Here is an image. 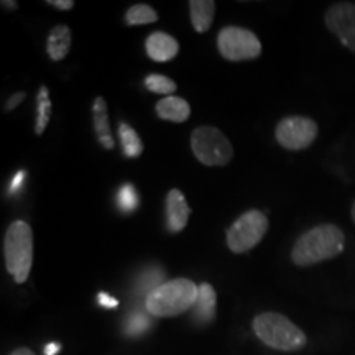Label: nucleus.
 Wrapping results in <instances>:
<instances>
[{
  "label": "nucleus",
  "mask_w": 355,
  "mask_h": 355,
  "mask_svg": "<svg viewBox=\"0 0 355 355\" xmlns=\"http://www.w3.org/2000/svg\"><path fill=\"white\" fill-rule=\"evenodd\" d=\"M345 235L334 224H321L306 230L293 245L291 260L298 266H311L336 259L344 250Z\"/></svg>",
  "instance_id": "obj_1"
},
{
  "label": "nucleus",
  "mask_w": 355,
  "mask_h": 355,
  "mask_svg": "<svg viewBox=\"0 0 355 355\" xmlns=\"http://www.w3.org/2000/svg\"><path fill=\"white\" fill-rule=\"evenodd\" d=\"M199 286L188 278L163 282L145 300L146 311L155 318H175L194 308Z\"/></svg>",
  "instance_id": "obj_2"
},
{
  "label": "nucleus",
  "mask_w": 355,
  "mask_h": 355,
  "mask_svg": "<svg viewBox=\"0 0 355 355\" xmlns=\"http://www.w3.org/2000/svg\"><path fill=\"white\" fill-rule=\"evenodd\" d=\"M255 336L268 347L282 352H296L306 347L308 337L303 331L291 322L290 319L279 313L266 311L255 316L254 322Z\"/></svg>",
  "instance_id": "obj_3"
},
{
  "label": "nucleus",
  "mask_w": 355,
  "mask_h": 355,
  "mask_svg": "<svg viewBox=\"0 0 355 355\" xmlns=\"http://www.w3.org/2000/svg\"><path fill=\"white\" fill-rule=\"evenodd\" d=\"M3 255H6L7 272L15 283H25L30 277L33 263V232L24 220L12 222L3 239Z\"/></svg>",
  "instance_id": "obj_4"
},
{
  "label": "nucleus",
  "mask_w": 355,
  "mask_h": 355,
  "mask_svg": "<svg viewBox=\"0 0 355 355\" xmlns=\"http://www.w3.org/2000/svg\"><path fill=\"white\" fill-rule=\"evenodd\" d=\"M191 150L202 165L225 166L234 157L232 144L219 128L212 125L198 127L191 135Z\"/></svg>",
  "instance_id": "obj_5"
},
{
  "label": "nucleus",
  "mask_w": 355,
  "mask_h": 355,
  "mask_svg": "<svg viewBox=\"0 0 355 355\" xmlns=\"http://www.w3.org/2000/svg\"><path fill=\"white\" fill-rule=\"evenodd\" d=\"M268 230V219L263 212L252 209L243 212L227 230V247L234 254H245L260 243Z\"/></svg>",
  "instance_id": "obj_6"
},
{
  "label": "nucleus",
  "mask_w": 355,
  "mask_h": 355,
  "mask_svg": "<svg viewBox=\"0 0 355 355\" xmlns=\"http://www.w3.org/2000/svg\"><path fill=\"white\" fill-rule=\"evenodd\" d=\"M217 48L227 61L255 60L261 53V43L257 35L242 26H225L217 35Z\"/></svg>",
  "instance_id": "obj_7"
},
{
  "label": "nucleus",
  "mask_w": 355,
  "mask_h": 355,
  "mask_svg": "<svg viewBox=\"0 0 355 355\" xmlns=\"http://www.w3.org/2000/svg\"><path fill=\"white\" fill-rule=\"evenodd\" d=\"M318 123L303 115H290L282 119L275 128L277 141L290 152H301L314 144L318 137Z\"/></svg>",
  "instance_id": "obj_8"
},
{
  "label": "nucleus",
  "mask_w": 355,
  "mask_h": 355,
  "mask_svg": "<svg viewBox=\"0 0 355 355\" xmlns=\"http://www.w3.org/2000/svg\"><path fill=\"white\" fill-rule=\"evenodd\" d=\"M324 24L349 51L355 53V3H332L324 13Z\"/></svg>",
  "instance_id": "obj_9"
},
{
  "label": "nucleus",
  "mask_w": 355,
  "mask_h": 355,
  "mask_svg": "<svg viewBox=\"0 0 355 355\" xmlns=\"http://www.w3.org/2000/svg\"><path fill=\"white\" fill-rule=\"evenodd\" d=\"M191 209L184 194L180 189H171L166 196V225L171 234L181 232L188 224Z\"/></svg>",
  "instance_id": "obj_10"
},
{
  "label": "nucleus",
  "mask_w": 355,
  "mask_h": 355,
  "mask_svg": "<svg viewBox=\"0 0 355 355\" xmlns=\"http://www.w3.org/2000/svg\"><path fill=\"white\" fill-rule=\"evenodd\" d=\"M146 55L157 63H166L171 61L180 53V44L171 35L163 32H155L146 38L145 43Z\"/></svg>",
  "instance_id": "obj_11"
},
{
  "label": "nucleus",
  "mask_w": 355,
  "mask_h": 355,
  "mask_svg": "<svg viewBox=\"0 0 355 355\" xmlns=\"http://www.w3.org/2000/svg\"><path fill=\"white\" fill-rule=\"evenodd\" d=\"M73 43V33H71L68 25H56L51 28L46 38V53L51 61L64 60L71 50Z\"/></svg>",
  "instance_id": "obj_12"
},
{
  "label": "nucleus",
  "mask_w": 355,
  "mask_h": 355,
  "mask_svg": "<svg viewBox=\"0 0 355 355\" xmlns=\"http://www.w3.org/2000/svg\"><path fill=\"white\" fill-rule=\"evenodd\" d=\"M92 121H94V130L102 148L112 150L114 139L109 125L107 104H105V101L102 97H96L94 102H92Z\"/></svg>",
  "instance_id": "obj_13"
},
{
  "label": "nucleus",
  "mask_w": 355,
  "mask_h": 355,
  "mask_svg": "<svg viewBox=\"0 0 355 355\" xmlns=\"http://www.w3.org/2000/svg\"><path fill=\"white\" fill-rule=\"evenodd\" d=\"M157 114L159 119L168 122H175V123H181L186 122L191 115V107L189 104L186 102L183 97H165V99L158 101L157 104Z\"/></svg>",
  "instance_id": "obj_14"
},
{
  "label": "nucleus",
  "mask_w": 355,
  "mask_h": 355,
  "mask_svg": "<svg viewBox=\"0 0 355 355\" xmlns=\"http://www.w3.org/2000/svg\"><path fill=\"white\" fill-rule=\"evenodd\" d=\"M194 319L201 324H209L216 316V291L209 283L199 286L198 301L194 304Z\"/></svg>",
  "instance_id": "obj_15"
},
{
  "label": "nucleus",
  "mask_w": 355,
  "mask_h": 355,
  "mask_svg": "<svg viewBox=\"0 0 355 355\" xmlns=\"http://www.w3.org/2000/svg\"><path fill=\"white\" fill-rule=\"evenodd\" d=\"M191 24L198 33H206L211 28L216 13V2L212 0H193L189 2Z\"/></svg>",
  "instance_id": "obj_16"
},
{
  "label": "nucleus",
  "mask_w": 355,
  "mask_h": 355,
  "mask_svg": "<svg viewBox=\"0 0 355 355\" xmlns=\"http://www.w3.org/2000/svg\"><path fill=\"white\" fill-rule=\"evenodd\" d=\"M51 119V99H50V89L42 86L38 89L37 94V121H35V133L42 135L46 130L48 123Z\"/></svg>",
  "instance_id": "obj_17"
},
{
  "label": "nucleus",
  "mask_w": 355,
  "mask_h": 355,
  "mask_svg": "<svg viewBox=\"0 0 355 355\" xmlns=\"http://www.w3.org/2000/svg\"><path fill=\"white\" fill-rule=\"evenodd\" d=\"M119 139H121L123 155L127 158H139L144 153V144H141L140 135L128 123H121Z\"/></svg>",
  "instance_id": "obj_18"
},
{
  "label": "nucleus",
  "mask_w": 355,
  "mask_h": 355,
  "mask_svg": "<svg viewBox=\"0 0 355 355\" xmlns=\"http://www.w3.org/2000/svg\"><path fill=\"white\" fill-rule=\"evenodd\" d=\"M158 20V13L155 12L153 7L145 6V3H137L130 7L125 13V24L127 25H148L155 24Z\"/></svg>",
  "instance_id": "obj_19"
},
{
  "label": "nucleus",
  "mask_w": 355,
  "mask_h": 355,
  "mask_svg": "<svg viewBox=\"0 0 355 355\" xmlns=\"http://www.w3.org/2000/svg\"><path fill=\"white\" fill-rule=\"evenodd\" d=\"M140 204V198H139V193H137V189L133 188L132 184H125L122 186L121 189H119L117 193V206L119 209L122 212H125V214H130L139 207Z\"/></svg>",
  "instance_id": "obj_20"
},
{
  "label": "nucleus",
  "mask_w": 355,
  "mask_h": 355,
  "mask_svg": "<svg viewBox=\"0 0 355 355\" xmlns=\"http://www.w3.org/2000/svg\"><path fill=\"white\" fill-rule=\"evenodd\" d=\"M145 87L148 91L155 92V94H173L176 91V83L173 79L162 76V74H150V76L145 78Z\"/></svg>",
  "instance_id": "obj_21"
},
{
  "label": "nucleus",
  "mask_w": 355,
  "mask_h": 355,
  "mask_svg": "<svg viewBox=\"0 0 355 355\" xmlns=\"http://www.w3.org/2000/svg\"><path fill=\"white\" fill-rule=\"evenodd\" d=\"M24 99H25V92H15V94H13L10 99L7 101V104H6L7 112H10V110H13L15 107H19L20 102Z\"/></svg>",
  "instance_id": "obj_22"
},
{
  "label": "nucleus",
  "mask_w": 355,
  "mask_h": 355,
  "mask_svg": "<svg viewBox=\"0 0 355 355\" xmlns=\"http://www.w3.org/2000/svg\"><path fill=\"white\" fill-rule=\"evenodd\" d=\"M48 6L58 8V10H71L74 7L73 0H48Z\"/></svg>",
  "instance_id": "obj_23"
},
{
  "label": "nucleus",
  "mask_w": 355,
  "mask_h": 355,
  "mask_svg": "<svg viewBox=\"0 0 355 355\" xmlns=\"http://www.w3.org/2000/svg\"><path fill=\"white\" fill-rule=\"evenodd\" d=\"M99 303L104 306V308H115V306L119 304V301L117 300H114L112 296H109V295H105V293H101L99 295Z\"/></svg>",
  "instance_id": "obj_24"
},
{
  "label": "nucleus",
  "mask_w": 355,
  "mask_h": 355,
  "mask_svg": "<svg viewBox=\"0 0 355 355\" xmlns=\"http://www.w3.org/2000/svg\"><path fill=\"white\" fill-rule=\"evenodd\" d=\"M24 176H25V173H24V171L17 173V176L13 178V181H12L10 188H8V191H10V194L17 193V191H19V188L21 186V181H24Z\"/></svg>",
  "instance_id": "obj_25"
},
{
  "label": "nucleus",
  "mask_w": 355,
  "mask_h": 355,
  "mask_svg": "<svg viewBox=\"0 0 355 355\" xmlns=\"http://www.w3.org/2000/svg\"><path fill=\"white\" fill-rule=\"evenodd\" d=\"M10 355H35V352H33L32 349H28V347H19V349L13 350Z\"/></svg>",
  "instance_id": "obj_26"
},
{
  "label": "nucleus",
  "mask_w": 355,
  "mask_h": 355,
  "mask_svg": "<svg viewBox=\"0 0 355 355\" xmlns=\"http://www.w3.org/2000/svg\"><path fill=\"white\" fill-rule=\"evenodd\" d=\"M58 350H60V345H58V344H50L46 349H44V354H46V355H55Z\"/></svg>",
  "instance_id": "obj_27"
},
{
  "label": "nucleus",
  "mask_w": 355,
  "mask_h": 355,
  "mask_svg": "<svg viewBox=\"0 0 355 355\" xmlns=\"http://www.w3.org/2000/svg\"><path fill=\"white\" fill-rule=\"evenodd\" d=\"M2 6L6 8H17V2H7V0H3Z\"/></svg>",
  "instance_id": "obj_28"
},
{
  "label": "nucleus",
  "mask_w": 355,
  "mask_h": 355,
  "mask_svg": "<svg viewBox=\"0 0 355 355\" xmlns=\"http://www.w3.org/2000/svg\"><path fill=\"white\" fill-rule=\"evenodd\" d=\"M350 216H352V220H354V224H355V201L352 202V207H350Z\"/></svg>",
  "instance_id": "obj_29"
}]
</instances>
